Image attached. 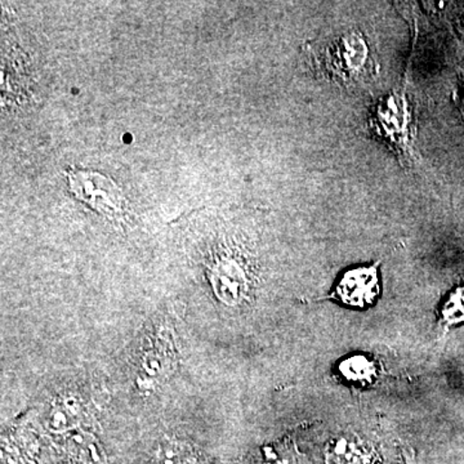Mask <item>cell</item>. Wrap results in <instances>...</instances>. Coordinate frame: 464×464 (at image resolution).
<instances>
[{
	"label": "cell",
	"mask_w": 464,
	"mask_h": 464,
	"mask_svg": "<svg viewBox=\"0 0 464 464\" xmlns=\"http://www.w3.org/2000/svg\"><path fill=\"white\" fill-rule=\"evenodd\" d=\"M340 373L348 381L371 383L377 375V365L366 356H351L341 362Z\"/></svg>",
	"instance_id": "obj_5"
},
{
	"label": "cell",
	"mask_w": 464,
	"mask_h": 464,
	"mask_svg": "<svg viewBox=\"0 0 464 464\" xmlns=\"http://www.w3.org/2000/svg\"><path fill=\"white\" fill-rule=\"evenodd\" d=\"M381 261L359 266L342 275L328 299L341 302L348 307L366 308L377 301L381 293Z\"/></svg>",
	"instance_id": "obj_4"
},
{
	"label": "cell",
	"mask_w": 464,
	"mask_h": 464,
	"mask_svg": "<svg viewBox=\"0 0 464 464\" xmlns=\"http://www.w3.org/2000/svg\"><path fill=\"white\" fill-rule=\"evenodd\" d=\"M69 188L76 199L100 213L121 212L124 199L121 188L103 174L90 170H67Z\"/></svg>",
	"instance_id": "obj_3"
},
{
	"label": "cell",
	"mask_w": 464,
	"mask_h": 464,
	"mask_svg": "<svg viewBox=\"0 0 464 464\" xmlns=\"http://www.w3.org/2000/svg\"><path fill=\"white\" fill-rule=\"evenodd\" d=\"M464 323V283L449 295L440 310L439 326L441 329L453 328Z\"/></svg>",
	"instance_id": "obj_6"
},
{
	"label": "cell",
	"mask_w": 464,
	"mask_h": 464,
	"mask_svg": "<svg viewBox=\"0 0 464 464\" xmlns=\"http://www.w3.org/2000/svg\"><path fill=\"white\" fill-rule=\"evenodd\" d=\"M314 66L329 81L341 85L369 83L378 75V63L368 41L357 30L341 34L319 52Z\"/></svg>",
	"instance_id": "obj_1"
},
{
	"label": "cell",
	"mask_w": 464,
	"mask_h": 464,
	"mask_svg": "<svg viewBox=\"0 0 464 464\" xmlns=\"http://www.w3.org/2000/svg\"><path fill=\"white\" fill-rule=\"evenodd\" d=\"M368 128L402 166L411 167L417 161L414 111L405 90L390 92L375 103L369 114Z\"/></svg>",
	"instance_id": "obj_2"
}]
</instances>
